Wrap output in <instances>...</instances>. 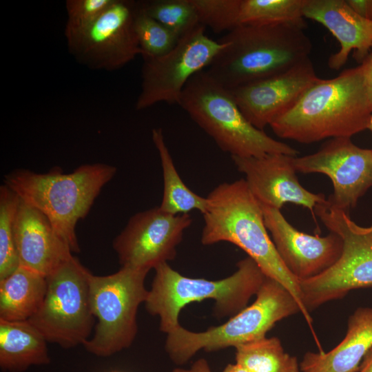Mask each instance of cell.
Wrapping results in <instances>:
<instances>
[{
	"instance_id": "7",
	"label": "cell",
	"mask_w": 372,
	"mask_h": 372,
	"mask_svg": "<svg viewBox=\"0 0 372 372\" xmlns=\"http://www.w3.org/2000/svg\"><path fill=\"white\" fill-rule=\"evenodd\" d=\"M255 301L231 316L224 324L205 331H190L180 325L167 335L165 349L178 365L188 362L198 351L211 352L265 337L275 324L300 313L291 293L280 282L266 277Z\"/></svg>"
},
{
	"instance_id": "34",
	"label": "cell",
	"mask_w": 372,
	"mask_h": 372,
	"mask_svg": "<svg viewBox=\"0 0 372 372\" xmlns=\"http://www.w3.org/2000/svg\"><path fill=\"white\" fill-rule=\"evenodd\" d=\"M358 372H372V347L364 357Z\"/></svg>"
},
{
	"instance_id": "15",
	"label": "cell",
	"mask_w": 372,
	"mask_h": 372,
	"mask_svg": "<svg viewBox=\"0 0 372 372\" xmlns=\"http://www.w3.org/2000/svg\"><path fill=\"white\" fill-rule=\"evenodd\" d=\"M261 207L265 226L279 256L299 281L321 274L338 260L343 243L338 234L330 232L322 237L306 234L291 225L280 209Z\"/></svg>"
},
{
	"instance_id": "14",
	"label": "cell",
	"mask_w": 372,
	"mask_h": 372,
	"mask_svg": "<svg viewBox=\"0 0 372 372\" xmlns=\"http://www.w3.org/2000/svg\"><path fill=\"white\" fill-rule=\"evenodd\" d=\"M293 162L297 172L327 175L333 187L328 200L346 211L372 187V150L357 146L351 138H330L315 153L294 156Z\"/></svg>"
},
{
	"instance_id": "11",
	"label": "cell",
	"mask_w": 372,
	"mask_h": 372,
	"mask_svg": "<svg viewBox=\"0 0 372 372\" xmlns=\"http://www.w3.org/2000/svg\"><path fill=\"white\" fill-rule=\"evenodd\" d=\"M199 25L182 37L167 54L156 58L143 59L141 92L135 103L143 110L161 102L178 103L189 79L208 68L226 43L214 41Z\"/></svg>"
},
{
	"instance_id": "20",
	"label": "cell",
	"mask_w": 372,
	"mask_h": 372,
	"mask_svg": "<svg viewBox=\"0 0 372 372\" xmlns=\"http://www.w3.org/2000/svg\"><path fill=\"white\" fill-rule=\"evenodd\" d=\"M344 339L328 352H307L302 372H358L372 347V307H359L348 320Z\"/></svg>"
},
{
	"instance_id": "22",
	"label": "cell",
	"mask_w": 372,
	"mask_h": 372,
	"mask_svg": "<svg viewBox=\"0 0 372 372\" xmlns=\"http://www.w3.org/2000/svg\"><path fill=\"white\" fill-rule=\"evenodd\" d=\"M46 289L45 277L19 266L0 280V320H28L40 307Z\"/></svg>"
},
{
	"instance_id": "9",
	"label": "cell",
	"mask_w": 372,
	"mask_h": 372,
	"mask_svg": "<svg viewBox=\"0 0 372 372\" xmlns=\"http://www.w3.org/2000/svg\"><path fill=\"white\" fill-rule=\"evenodd\" d=\"M149 271L121 267L107 276H90V302L97 320L94 333L83 346L90 353L110 356L131 346L137 333L136 315L148 290Z\"/></svg>"
},
{
	"instance_id": "30",
	"label": "cell",
	"mask_w": 372,
	"mask_h": 372,
	"mask_svg": "<svg viewBox=\"0 0 372 372\" xmlns=\"http://www.w3.org/2000/svg\"><path fill=\"white\" fill-rule=\"evenodd\" d=\"M114 0H68L65 2L66 39L74 37L92 25L112 5Z\"/></svg>"
},
{
	"instance_id": "32",
	"label": "cell",
	"mask_w": 372,
	"mask_h": 372,
	"mask_svg": "<svg viewBox=\"0 0 372 372\" xmlns=\"http://www.w3.org/2000/svg\"><path fill=\"white\" fill-rule=\"evenodd\" d=\"M359 14L372 21V0H347Z\"/></svg>"
},
{
	"instance_id": "16",
	"label": "cell",
	"mask_w": 372,
	"mask_h": 372,
	"mask_svg": "<svg viewBox=\"0 0 372 372\" xmlns=\"http://www.w3.org/2000/svg\"><path fill=\"white\" fill-rule=\"evenodd\" d=\"M294 156L268 154L262 156L237 157L231 159L244 178L251 193L262 206L281 209L286 203H293L309 209L314 220V208L327 202L322 194H314L300 183L293 165Z\"/></svg>"
},
{
	"instance_id": "24",
	"label": "cell",
	"mask_w": 372,
	"mask_h": 372,
	"mask_svg": "<svg viewBox=\"0 0 372 372\" xmlns=\"http://www.w3.org/2000/svg\"><path fill=\"white\" fill-rule=\"evenodd\" d=\"M236 362L250 372H299L295 356L284 351L276 337H263L236 347Z\"/></svg>"
},
{
	"instance_id": "6",
	"label": "cell",
	"mask_w": 372,
	"mask_h": 372,
	"mask_svg": "<svg viewBox=\"0 0 372 372\" xmlns=\"http://www.w3.org/2000/svg\"><path fill=\"white\" fill-rule=\"evenodd\" d=\"M178 105L231 157L282 154L297 156L298 152L254 127L243 115L230 90L207 70L194 74L180 95Z\"/></svg>"
},
{
	"instance_id": "21",
	"label": "cell",
	"mask_w": 372,
	"mask_h": 372,
	"mask_svg": "<svg viewBox=\"0 0 372 372\" xmlns=\"http://www.w3.org/2000/svg\"><path fill=\"white\" fill-rule=\"evenodd\" d=\"M43 335L28 320H0V367L5 372H23L50 362Z\"/></svg>"
},
{
	"instance_id": "1",
	"label": "cell",
	"mask_w": 372,
	"mask_h": 372,
	"mask_svg": "<svg viewBox=\"0 0 372 372\" xmlns=\"http://www.w3.org/2000/svg\"><path fill=\"white\" fill-rule=\"evenodd\" d=\"M371 116L372 106L359 65L333 79L318 78L269 126L281 138L309 144L351 138L368 128Z\"/></svg>"
},
{
	"instance_id": "18",
	"label": "cell",
	"mask_w": 372,
	"mask_h": 372,
	"mask_svg": "<svg viewBox=\"0 0 372 372\" xmlns=\"http://www.w3.org/2000/svg\"><path fill=\"white\" fill-rule=\"evenodd\" d=\"M14 238L19 266L45 278L72 256L48 218L21 199L14 220Z\"/></svg>"
},
{
	"instance_id": "26",
	"label": "cell",
	"mask_w": 372,
	"mask_h": 372,
	"mask_svg": "<svg viewBox=\"0 0 372 372\" xmlns=\"http://www.w3.org/2000/svg\"><path fill=\"white\" fill-rule=\"evenodd\" d=\"M144 11L179 39L200 25L192 0L140 1Z\"/></svg>"
},
{
	"instance_id": "35",
	"label": "cell",
	"mask_w": 372,
	"mask_h": 372,
	"mask_svg": "<svg viewBox=\"0 0 372 372\" xmlns=\"http://www.w3.org/2000/svg\"><path fill=\"white\" fill-rule=\"evenodd\" d=\"M223 372H250L249 370L236 362V364H229L224 369Z\"/></svg>"
},
{
	"instance_id": "2",
	"label": "cell",
	"mask_w": 372,
	"mask_h": 372,
	"mask_svg": "<svg viewBox=\"0 0 372 372\" xmlns=\"http://www.w3.org/2000/svg\"><path fill=\"white\" fill-rule=\"evenodd\" d=\"M200 242L232 243L247 254L264 273L280 282L295 298L309 326L312 318L302 300L300 281L287 269L265 226L260 204L244 178L217 185L207 196Z\"/></svg>"
},
{
	"instance_id": "23",
	"label": "cell",
	"mask_w": 372,
	"mask_h": 372,
	"mask_svg": "<svg viewBox=\"0 0 372 372\" xmlns=\"http://www.w3.org/2000/svg\"><path fill=\"white\" fill-rule=\"evenodd\" d=\"M152 138L158 152L163 172V190L160 208L174 215L186 214L193 210H198L203 214L208 205L207 196L203 197L194 192L181 179L162 129H153Z\"/></svg>"
},
{
	"instance_id": "27",
	"label": "cell",
	"mask_w": 372,
	"mask_h": 372,
	"mask_svg": "<svg viewBox=\"0 0 372 372\" xmlns=\"http://www.w3.org/2000/svg\"><path fill=\"white\" fill-rule=\"evenodd\" d=\"M20 202L5 184L0 187V280L19 266L14 238V220Z\"/></svg>"
},
{
	"instance_id": "4",
	"label": "cell",
	"mask_w": 372,
	"mask_h": 372,
	"mask_svg": "<svg viewBox=\"0 0 372 372\" xmlns=\"http://www.w3.org/2000/svg\"><path fill=\"white\" fill-rule=\"evenodd\" d=\"M116 172L115 167L100 163L82 165L69 174L58 167L45 174L17 169L5 175L4 184L41 211L72 252L77 253L76 225Z\"/></svg>"
},
{
	"instance_id": "19",
	"label": "cell",
	"mask_w": 372,
	"mask_h": 372,
	"mask_svg": "<svg viewBox=\"0 0 372 372\" xmlns=\"http://www.w3.org/2000/svg\"><path fill=\"white\" fill-rule=\"evenodd\" d=\"M304 18L325 27L337 39L340 48L328 59L330 69L342 68L353 52L360 64L372 48V21L354 10L347 0H307Z\"/></svg>"
},
{
	"instance_id": "28",
	"label": "cell",
	"mask_w": 372,
	"mask_h": 372,
	"mask_svg": "<svg viewBox=\"0 0 372 372\" xmlns=\"http://www.w3.org/2000/svg\"><path fill=\"white\" fill-rule=\"evenodd\" d=\"M134 28L143 59L161 56L172 50L180 40L172 32L149 16L138 1Z\"/></svg>"
},
{
	"instance_id": "12",
	"label": "cell",
	"mask_w": 372,
	"mask_h": 372,
	"mask_svg": "<svg viewBox=\"0 0 372 372\" xmlns=\"http://www.w3.org/2000/svg\"><path fill=\"white\" fill-rule=\"evenodd\" d=\"M138 1L114 0L87 30L66 39L69 52L92 70L120 69L141 55L134 28Z\"/></svg>"
},
{
	"instance_id": "29",
	"label": "cell",
	"mask_w": 372,
	"mask_h": 372,
	"mask_svg": "<svg viewBox=\"0 0 372 372\" xmlns=\"http://www.w3.org/2000/svg\"><path fill=\"white\" fill-rule=\"evenodd\" d=\"M200 23L216 33L229 32L240 24L241 0H192Z\"/></svg>"
},
{
	"instance_id": "37",
	"label": "cell",
	"mask_w": 372,
	"mask_h": 372,
	"mask_svg": "<svg viewBox=\"0 0 372 372\" xmlns=\"http://www.w3.org/2000/svg\"><path fill=\"white\" fill-rule=\"evenodd\" d=\"M113 372H115V371H113Z\"/></svg>"
},
{
	"instance_id": "33",
	"label": "cell",
	"mask_w": 372,
	"mask_h": 372,
	"mask_svg": "<svg viewBox=\"0 0 372 372\" xmlns=\"http://www.w3.org/2000/svg\"><path fill=\"white\" fill-rule=\"evenodd\" d=\"M172 372H211L207 361L203 358L198 359L188 369L176 368Z\"/></svg>"
},
{
	"instance_id": "3",
	"label": "cell",
	"mask_w": 372,
	"mask_h": 372,
	"mask_svg": "<svg viewBox=\"0 0 372 372\" xmlns=\"http://www.w3.org/2000/svg\"><path fill=\"white\" fill-rule=\"evenodd\" d=\"M219 41L226 46L206 70L229 90L283 72L312 50L303 28L285 24H240Z\"/></svg>"
},
{
	"instance_id": "17",
	"label": "cell",
	"mask_w": 372,
	"mask_h": 372,
	"mask_svg": "<svg viewBox=\"0 0 372 372\" xmlns=\"http://www.w3.org/2000/svg\"><path fill=\"white\" fill-rule=\"evenodd\" d=\"M318 79L309 57L283 72L229 90L245 118L264 130Z\"/></svg>"
},
{
	"instance_id": "36",
	"label": "cell",
	"mask_w": 372,
	"mask_h": 372,
	"mask_svg": "<svg viewBox=\"0 0 372 372\" xmlns=\"http://www.w3.org/2000/svg\"><path fill=\"white\" fill-rule=\"evenodd\" d=\"M368 130H369L372 134V116L371 117V119H370V121H369V125H368ZM372 150V149H371Z\"/></svg>"
},
{
	"instance_id": "5",
	"label": "cell",
	"mask_w": 372,
	"mask_h": 372,
	"mask_svg": "<svg viewBox=\"0 0 372 372\" xmlns=\"http://www.w3.org/2000/svg\"><path fill=\"white\" fill-rule=\"evenodd\" d=\"M231 276L216 280L184 276L168 264L156 267L145 301L146 310L160 318V330L169 333L180 326L178 316L187 304L205 299L215 301L214 314L219 318L233 316L247 306L267 276L247 256L240 260Z\"/></svg>"
},
{
	"instance_id": "25",
	"label": "cell",
	"mask_w": 372,
	"mask_h": 372,
	"mask_svg": "<svg viewBox=\"0 0 372 372\" xmlns=\"http://www.w3.org/2000/svg\"><path fill=\"white\" fill-rule=\"evenodd\" d=\"M307 0H241L240 24H285L304 29Z\"/></svg>"
},
{
	"instance_id": "8",
	"label": "cell",
	"mask_w": 372,
	"mask_h": 372,
	"mask_svg": "<svg viewBox=\"0 0 372 372\" xmlns=\"http://www.w3.org/2000/svg\"><path fill=\"white\" fill-rule=\"evenodd\" d=\"M317 216L330 232L342 240L338 260L321 274L300 281L302 303L310 313L319 306L344 297L350 291L372 287V225L362 227L351 220L349 211L329 201L318 204Z\"/></svg>"
},
{
	"instance_id": "13",
	"label": "cell",
	"mask_w": 372,
	"mask_h": 372,
	"mask_svg": "<svg viewBox=\"0 0 372 372\" xmlns=\"http://www.w3.org/2000/svg\"><path fill=\"white\" fill-rule=\"evenodd\" d=\"M192 223L189 214H171L159 206L136 213L113 240L121 267L149 271L174 260Z\"/></svg>"
},
{
	"instance_id": "31",
	"label": "cell",
	"mask_w": 372,
	"mask_h": 372,
	"mask_svg": "<svg viewBox=\"0 0 372 372\" xmlns=\"http://www.w3.org/2000/svg\"><path fill=\"white\" fill-rule=\"evenodd\" d=\"M360 65L362 68L368 95L372 106V48Z\"/></svg>"
},
{
	"instance_id": "10",
	"label": "cell",
	"mask_w": 372,
	"mask_h": 372,
	"mask_svg": "<svg viewBox=\"0 0 372 372\" xmlns=\"http://www.w3.org/2000/svg\"><path fill=\"white\" fill-rule=\"evenodd\" d=\"M91 273L72 256L46 277L44 299L28 322L48 342L71 348L90 339L95 318L90 302Z\"/></svg>"
}]
</instances>
